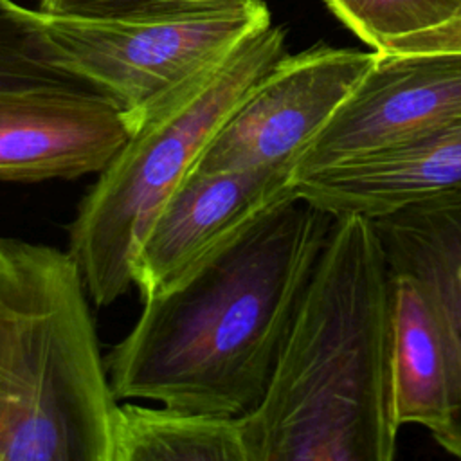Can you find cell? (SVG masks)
<instances>
[{"mask_svg": "<svg viewBox=\"0 0 461 461\" xmlns=\"http://www.w3.org/2000/svg\"><path fill=\"white\" fill-rule=\"evenodd\" d=\"M290 196L175 288L142 299L106 369L119 400L240 418L263 398L335 225Z\"/></svg>", "mask_w": 461, "mask_h": 461, "instance_id": "obj_1", "label": "cell"}, {"mask_svg": "<svg viewBox=\"0 0 461 461\" xmlns=\"http://www.w3.org/2000/svg\"><path fill=\"white\" fill-rule=\"evenodd\" d=\"M394 276L369 218L328 236L261 402L240 416L249 461H391Z\"/></svg>", "mask_w": 461, "mask_h": 461, "instance_id": "obj_2", "label": "cell"}, {"mask_svg": "<svg viewBox=\"0 0 461 461\" xmlns=\"http://www.w3.org/2000/svg\"><path fill=\"white\" fill-rule=\"evenodd\" d=\"M68 250L0 234V461H113L119 411Z\"/></svg>", "mask_w": 461, "mask_h": 461, "instance_id": "obj_3", "label": "cell"}, {"mask_svg": "<svg viewBox=\"0 0 461 461\" xmlns=\"http://www.w3.org/2000/svg\"><path fill=\"white\" fill-rule=\"evenodd\" d=\"M285 56L281 27L254 31L144 115L97 173L68 225L67 249L97 306L115 303L133 286L131 254L140 232L229 115Z\"/></svg>", "mask_w": 461, "mask_h": 461, "instance_id": "obj_4", "label": "cell"}, {"mask_svg": "<svg viewBox=\"0 0 461 461\" xmlns=\"http://www.w3.org/2000/svg\"><path fill=\"white\" fill-rule=\"evenodd\" d=\"M41 18L59 67L110 99L130 130L249 34L272 23L263 0L162 18L88 20L45 13Z\"/></svg>", "mask_w": 461, "mask_h": 461, "instance_id": "obj_5", "label": "cell"}, {"mask_svg": "<svg viewBox=\"0 0 461 461\" xmlns=\"http://www.w3.org/2000/svg\"><path fill=\"white\" fill-rule=\"evenodd\" d=\"M375 61V50L313 47L281 58L229 115L191 173L294 169ZM189 173V175H191Z\"/></svg>", "mask_w": 461, "mask_h": 461, "instance_id": "obj_6", "label": "cell"}, {"mask_svg": "<svg viewBox=\"0 0 461 461\" xmlns=\"http://www.w3.org/2000/svg\"><path fill=\"white\" fill-rule=\"evenodd\" d=\"M457 119L461 52L375 50L369 70L297 157L292 180L393 148Z\"/></svg>", "mask_w": 461, "mask_h": 461, "instance_id": "obj_7", "label": "cell"}, {"mask_svg": "<svg viewBox=\"0 0 461 461\" xmlns=\"http://www.w3.org/2000/svg\"><path fill=\"white\" fill-rule=\"evenodd\" d=\"M292 169L191 173L155 211L131 254L142 299L164 294L243 236L270 209L294 196Z\"/></svg>", "mask_w": 461, "mask_h": 461, "instance_id": "obj_8", "label": "cell"}, {"mask_svg": "<svg viewBox=\"0 0 461 461\" xmlns=\"http://www.w3.org/2000/svg\"><path fill=\"white\" fill-rule=\"evenodd\" d=\"M130 135L122 112L88 88H0V182L99 173Z\"/></svg>", "mask_w": 461, "mask_h": 461, "instance_id": "obj_9", "label": "cell"}, {"mask_svg": "<svg viewBox=\"0 0 461 461\" xmlns=\"http://www.w3.org/2000/svg\"><path fill=\"white\" fill-rule=\"evenodd\" d=\"M394 277L425 303L441 344L448 411L432 436L461 457V187L432 194L371 220Z\"/></svg>", "mask_w": 461, "mask_h": 461, "instance_id": "obj_10", "label": "cell"}, {"mask_svg": "<svg viewBox=\"0 0 461 461\" xmlns=\"http://www.w3.org/2000/svg\"><path fill=\"white\" fill-rule=\"evenodd\" d=\"M335 218H378L438 193L461 187V119L376 153L290 182Z\"/></svg>", "mask_w": 461, "mask_h": 461, "instance_id": "obj_11", "label": "cell"}, {"mask_svg": "<svg viewBox=\"0 0 461 461\" xmlns=\"http://www.w3.org/2000/svg\"><path fill=\"white\" fill-rule=\"evenodd\" d=\"M113 461H249L240 418L119 403Z\"/></svg>", "mask_w": 461, "mask_h": 461, "instance_id": "obj_12", "label": "cell"}, {"mask_svg": "<svg viewBox=\"0 0 461 461\" xmlns=\"http://www.w3.org/2000/svg\"><path fill=\"white\" fill-rule=\"evenodd\" d=\"M394 409L400 425L436 436L447 420V366L436 326L420 294L394 277Z\"/></svg>", "mask_w": 461, "mask_h": 461, "instance_id": "obj_13", "label": "cell"}, {"mask_svg": "<svg viewBox=\"0 0 461 461\" xmlns=\"http://www.w3.org/2000/svg\"><path fill=\"white\" fill-rule=\"evenodd\" d=\"M366 45L396 52L461 20V0H324Z\"/></svg>", "mask_w": 461, "mask_h": 461, "instance_id": "obj_14", "label": "cell"}, {"mask_svg": "<svg viewBox=\"0 0 461 461\" xmlns=\"http://www.w3.org/2000/svg\"><path fill=\"white\" fill-rule=\"evenodd\" d=\"M31 86L86 88L56 61L41 11L0 0V88Z\"/></svg>", "mask_w": 461, "mask_h": 461, "instance_id": "obj_15", "label": "cell"}, {"mask_svg": "<svg viewBox=\"0 0 461 461\" xmlns=\"http://www.w3.org/2000/svg\"><path fill=\"white\" fill-rule=\"evenodd\" d=\"M249 0H41L40 11L52 16L88 20H139L205 13Z\"/></svg>", "mask_w": 461, "mask_h": 461, "instance_id": "obj_16", "label": "cell"}, {"mask_svg": "<svg viewBox=\"0 0 461 461\" xmlns=\"http://www.w3.org/2000/svg\"><path fill=\"white\" fill-rule=\"evenodd\" d=\"M396 52H461V20L448 29L418 40Z\"/></svg>", "mask_w": 461, "mask_h": 461, "instance_id": "obj_17", "label": "cell"}]
</instances>
